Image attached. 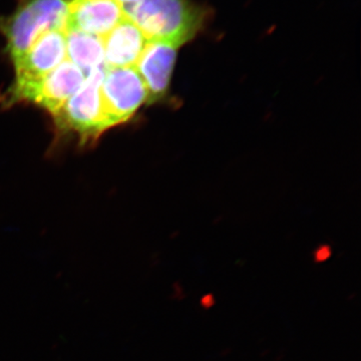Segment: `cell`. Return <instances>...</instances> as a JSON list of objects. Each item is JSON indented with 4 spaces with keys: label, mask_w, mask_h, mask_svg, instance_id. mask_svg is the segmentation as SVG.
I'll return each mask as SVG.
<instances>
[{
    "label": "cell",
    "mask_w": 361,
    "mask_h": 361,
    "mask_svg": "<svg viewBox=\"0 0 361 361\" xmlns=\"http://www.w3.org/2000/svg\"><path fill=\"white\" fill-rule=\"evenodd\" d=\"M126 18L123 4L116 0H73L66 32L75 30L103 39Z\"/></svg>",
    "instance_id": "52a82bcc"
},
{
    "label": "cell",
    "mask_w": 361,
    "mask_h": 361,
    "mask_svg": "<svg viewBox=\"0 0 361 361\" xmlns=\"http://www.w3.org/2000/svg\"><path fill=\"white\" fill-rule=\"evenodd\" d=\"M116 1L120 2V4H122L123 6H129V4H135V2H137V0H116Z\"/></svg>",
    "instance_id": "7c38bea8"
},
{
    "label": "cell",
    "mask_w": 361,
    "mask_h": 361,
    "mask_svg": "<svg viewBox=\"0 0 361 361\" xmlns=\"http://www.w3.org/2000/svg\"><path fill=\"white\" fill-rule=\"evenodd\" d=\"M103 42L104 66L116 68L135 66L148 40L127 16L103 37Z\"/></svg>",
    "instance_id": "9c48e42d"
},
{
    "label": "cell",
    "mask_w": 361,
    "mask_h": 361,
    "mask_svg": "<svg viewBox=\"0 0 361 361\" xmlns=\"http://www.w3.org/2000/svg\"><path fill=\"white\" fill-rule=\"evenodd\" d=\"M126 14L147 40H161L182 47L201 32L209 11L191 0H137L123 6Z\"/></svg>",
    "instance_id": "6da1fadb"
},
{
    "label": "cell",
    "mask_w": 361,
    "mask_h": 361,
    "mask_svg": "<svg viewBox=\"0 0 361 361\" xmlns=\"http://www.w3.org/2000/svg\"><path fill=\"white\" fill-rule=\"evenodd\" d=\"M71 4V0H20L14 13L0 20L11 59L23 56L44 33L66 32Z\"/></svg>",
    "instance_id": "7a4b0ae2"
},
{
    "label": "cell",
    "mask_w": 361,
    "mask_h": 361,
    "mask_svg": "<svg viewBox=\"0 0 361 361\" xmlns=\"http://www.w3.org/2000/svg\"><path fill=\"white\" fill-rule=\"evenodd\" d=\"M66 58V32L51 30L20 58L14 59L16 82L7 92L6 104L35 101L40 82Z\"/></svg>",
    "instance_id": "3957f363"
},
{
    "label": "cell",
    "mask_w": 361,
    "mask_h": 361,
    "mask_svg": "<svg viewBox=\"0 0 361 361\" xmlns=\"http://www.w3.org/2000/svg\"><path fill=\"white\" fill-rule=\"evenodd\" d=\"M179 45L161 40H149L135 68L148 90V103L167 96L177 61Z\"/></svg>",
    "instance_id": "8992f818"
},
{
    "label": "cell",
    "mask_w": 361,
    "mask_h": 361,
    "mask_svg": "<svg viewBox=\"0 0 361 361\" xmlns=\"http://www.w3.org/2000/svg\"><path fill=\"white\" fill-rule=\"evenodd\" d=\"M106 68L103 65L85 75V84L54 116L59 128L78 133L85 142L96 140L110 129L102 103L101 85Z\"/></svg>",
    "instance_id": "277c9868"
},
{
    "label": "cell",
    "mask_w": 361,
    "mask_h": 361,
    "mask_svg": "<svg viewBox=\"0 0 361 361\" xmlns=\"http://www.w3.org/2000/svg\"><path fill=\"white\" fill-rule=\"evenodd\" d=\"M102 103L109 128L127 122L145 103L149 94L135 66L106 68L101 85Z\"/></svg>",
    "instance_id": "5b68a950"
},
{
    "label": "cell",
    "mask_w": 361,
    "mask_h": 361,
    "mask_svg": "<svg viewBox=\"0 0 361 361\" xmlns=\"http://www.w3.org/2000/svg\"><path fill=\"white\" fill-rule=\"evenodd\" d=\"M66 56L85 75L104 65L103 39L89 33L66 32Z\"/></svg>",
    "instance_id": "30bf717a"
},
{
    "label": "cell",
    "mask_w": 361,
    "mask_h": 361,
    "mask_svg": "<svg viewBox=\"0 0 361 361\" xmlns=\"http://www.w3.org/2000/svg\"><path fill=\"white\" fill-rule=\"evenodd\" d=\"M215 300H214V297L212 295H205L202 298L201 303L202 306L205 308L211 307L213 305Z\"/></svg>",
    "instance_id": "8fae6325"
},
{
    "label": "cell",
    "mask_w": 361,
    "mask_h": 361,
    "mask_svg": "<svg viewBox=\"0 0 361 361\" xmlns=\"http://www.w3.org/2000/svg\"><path fill=\"white\" fill-rule=\"evenodd\" d=\"M85 75L71 61H63L40 82L33 103L56 116L85 84Z\"/></svg>",
    "instance_id": "ba28073f"
}]
</instances>
